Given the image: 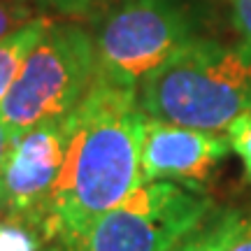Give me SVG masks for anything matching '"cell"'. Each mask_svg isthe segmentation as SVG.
<instances>
[{"label":"cell","mask_w":251,"mask_h":251,"mask_svg":"<svg viewBox=\"0 0 251 251\" xmlns=\"http://www.w3.org/2000/svg\"><path fill=\"white\" fill-rule=\"evenodd\" d=\"M147 121L135 91L93 79L89 93L72 109L61 175L33 224L45 247L72 242L142 186Z\"/></svg>","instance_id":"6da1fadb"},{"label":"cell","mask_w":251,"mask_h":251,"mask_svg":"<svg viewBox=\"0 0 251 251\" xmlns=\"http://www.w3.org/2000/svg\"><path fill=\"white\" fill-rule=\"evenodd\" d=\"M147 119L224 133L251 112V47L193 37L135 91Z\"/></svg>","instance_id":"7a4b0ae2"},{"label":"cell","mask_w":251,"mask_h":251,"mask_svg":"<svg viewBox=\"0 0 251 251\" xmlns=\"http://www.w3.org/2000/svg\"><path fill=\"white\" fill-rule=\"evenodd\" d=\"M198 37L191 0H119L93 30L96 79L137 91L140 81Z\"/></svg>","instance_id":"3957f363"},{"label":"cell","mask_w":251,"mask_h":251,"mask_svg":"<svg viewBox=\"0 0 251 251\" xmlns=\"http://www.w3.org/2000/svg\"><path fill=\"white\" fill-rule=\"evenodd\" d=\"M93 79V33L75 21H51L2 100L0 119L17 135L47 119L65 117L89 93Z\"/></svg>","instance_id":"277c9868"},{"label":"cell","mask_w":251,"mask_h":251,"mask_svg":"<svg viewBox=\"0 0 251 251\" xmlns=\"http://www.w3.org/2000/svg\"><path fill=\"white\" fill-rule=\"evenodd\" d=\"M214 212L205 191L144 181L72 242L42 251H170Z\"/></svg>","instance_id":"5b68a950"},{"label":"cell","mask_w":251,"mask_h":251,"mask_svg":"<svg viewBox=\"0 0 251 251\" xmlns=\"http://www.w3.org/2000/svg\"><path fill=\"white\" fill-rule=\"evenodd\" d=\"M72 133V112L47 119L12 137L0 170V219L21 221L33 228L51 193Z\"/></svg>","instance_id":"8992f818"},{"label":"cell","mask_w":251,"mask_h":251,"mask_svg":"<svg viewBox=\"0 0 251 251\" xmlns=\"http://www.w3.org/2000/svg\"><path fill=\"white\" fill-rule=\"evenodd\" d=\"M230 151L226 133L149 119L142 142V181H172L205 191Z\"/></svg>","instance_id":"52a82bcc"},{"label":"cell","mask_w":251,"mask_h":251,"mask_svg":"<svg viewBox=\"0 0 251 251\" xmlns=\"http://www.w3.org/2000/svg\"><path fill=\"white\" fill-rule=\"evenodd\" d=\"M249 216L235 207H221L207 216L193 233H188L170 251H228L244 230Z\"/></svg>","instance_id":"ba28073f"},{"label":"cell","mask_w":251,"mask_h":251,"mask_svg":"<svg viewBox=\"0 0 251 251\" xmlns=\"http://www.w3.org/2000/svg\"><path fill=\"white\" fill-rule=\"evenodd\" d=\"M51 17H33L30 21H26L21 28H17L14 33H9L7 37L0 40V105L5 96L9 93L12 84L17 79L19 70L24 61L28 58V54L35 49V45L42 40V35L47 33V28L51 26Z\"/></svg>","instance_id":"9c48e42d"},{"label":"cell","mask_w":251,"mask_h":251,"mask_svg":"<svg viewBox=\"0 0 251 251\" xmlns=\"http://www.w3.org/2000/svg\"><path fill=\"white\" fill-rule=\"evenodd\" d=\"M45 242L35 228L21 221L0 219V251H42Z\"/></svg>","instance_id":"30bf717a"},{"label":"cell","mask_w":251,"mask_h":251,"mask_svg":"<svg viewBox=\"0 0 251 251\" xmlns=\"http://www.w3.org/2000/svg\"><path fill=\"white\" fill-rule=\"evenodd\" d=\"M224 133H226V137H228V142H230V149H233V151L237 153V158L242 161L247 179L251 181V112L237 117Z\"/></svg>","instance_id":"8fae6325"},{"label":"cell","mask_w":251,"mask_h":251,"mask_svg":"<svg viewBox=\"0 0 251 251\" xmlns=\"http://www.w3.org/2000/svg\"><path fill=\"white\" fill-rule=\"evenodd\" d=\"M24 2H42L65 17H93L98 12H107L119 0H24Z\"/></svg>","instance_id":"7c38bea8"},{"label":"cell","mask_w":251,"mask_h":251,"mask_svg":"<svg viewBox=\"0 0 251 251\" xmlns=\"http://www.w3.org/2000/svg\"><path fill=\"white\" fill-rule=\"evenodd\" d=\"M33 19V12L24 0H0V40Z\"/></svg>","instance_id":"4fadbf2b"},{"label":"cell","mask_w":251,"mask_h":251,"mask_svg":"<svg viewBox=\"0 0 251 251\" xmlns=\"http://www.w3.org/2000/svg\"><path fill=\"white\" fill-rule=\"evenodd\" d=\"M230 14L242 42L251 47V0H230Z\"/></svg>","instance_id":"5bb4252c"},{"label":"cell","mask_w":251,"mask_h":251,"mask_svg":"<svg viewBox=\"0 0 251 251\" xmlns=\"http://www.w3.org/2000/svg\"><path fill=\"white\" fill-rule=\"evenodd\" d=\"M12 137H14L12 128H9V126L5 124L2 119H0V170H2V163H5V158H7V153H9Z\"/></svg>","instance_id":"9a60e30c"},{"label":"cell","mask_w":251,"mask_h":251,"mask_svg":"<svg viewBox=\"0 0 251 251\" xmlns=\"http://www.w3.org/2000/svg\"><path fill=\"white\" fill-rule=\"evenodd\" d=\"M228 251H251V219L247 221L244 230L237 235V240L233 242V247Z\"/></svg>","instance_id":"2e32d148"}]
</instances>
